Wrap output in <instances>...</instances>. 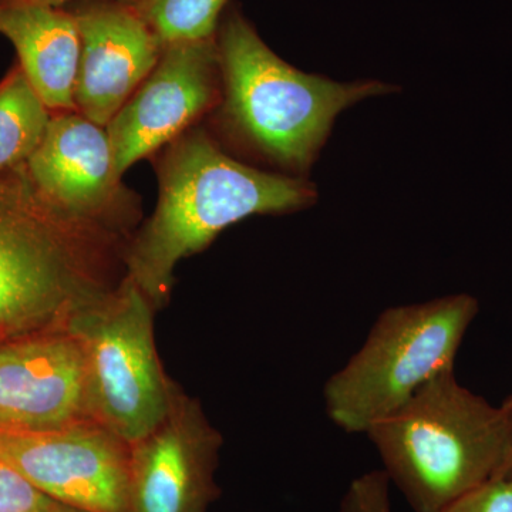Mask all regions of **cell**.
Listing matches in <instances>:
<instances>
[{
    "instance_id": "obj_1",
    "label": "cell",
    "mask_w": 512,
    "mask_h": 512,
    "mask_svg": "<svg viewBox=\"0 0 512 512\" xmlns=\"http://www.w3.org/2000/svg\"><path fill=\"white\" fill-rule=\"evenodd\" d=\"M156 171V210L128 242L126 272L157 311L170 301L181 259L245 218L303 210L318 198L301 178L235 160L201 124L161 148Z\"/></svg>"
},
{
    "instance_id": "obj_2",
    "label": "cell",
    "mask_w": 512,
    "mask_h": 512,
    "mask_svg": "<svg viewBox=\"0 0 512 512\" xmlns=\"http://www.w3.org/2000/svg\"><path fill=\"white\" fill-rule=\"evenodd\" d=\"M128 237L0 173V340L69 323L126 278Z\"/></svg>"
},
{
    "instance_id": "obj_3",
    "label": "cell",
    "mask_w": 512,
    "mask_h": 512,
    "mask_svg": "<svg viewBox=\"0 0 512 512\" xmlns=\"http://www.w3.org/2000/svg\"><path fill=\"white\" fill-rule=\"evenodd\" d=\"M215 40L222 82L212 111L218 130L241 150L291 173L311 167L340 111L392 89L299 72L269 49L235 3L222 15Z\"/></svg>"
},
{
    "instance_id": "obj_4",
    "label": "cell",
    "mask_w": 512,
    "mask_h": 512,
    "mask_svg": "<svg viewBox=\"0 0 512 512\" xmlns=\"http://www.w3.org/2000/svg\"><path fill=\"white\" fill-rule=\"evenodd\" d=\"M366 434L416 512H440L503 471V413L461 386L454 369L423 384Z\"/></svg>"
},
{
    "instance_id": "obj_5",
    "label": "cell",
    "mask_w": 512,
    "mask_h": 512,
    "mask_svg": "<svg viewBox=\"0 0 512 512\" xmlns=\"http://www.w3.org/2000/svg\"><path fill=\"white\" fill-rule=\"evenodd\" d=\"M480 305L467 293L393 306L377 318L362 348L323 389L329 419L367 433L454 360Z\"/></svg>"
},
{
    "instance_id": "obj_6",
    "label": "cell",
    "mask_w": 512,
    "mask_h": 512,
    "mask_svg": "<svg viewBox=\"0 0 512 512\" xmlns=\"http://www.w3.org/2000/svg\"><path fill=\"white\" fill-rule=\"evenodd\" d=\"M157 309L126 275L113 292L70 318L86 357L93 419L128 444L167 416L177 383L164 372L154 339Z\"/></svg>"
},
{
    "instance_id": "obj_7",
    "label": "cell",
    "mask_w": 512,
    "mask_h": 512,
    "mask_svg": "<svg viewBox=\"0 0 512 512\" xmlns=\"http://www.w3.org/2000/svg\"><path fill=\"white\" fill-rule=\"evenodd\" d=\"M221 66L215 37L164 47L153 72L107 124L119 177L217 109Z\"/></svg>"
},
{
    "instance_id": "obj_8",
    "label": "cell",
    "mask_w": 512,
    "mask_h": 512,
    "mask_svg": "<svg viewBox=\"0 0 512 512\" xmlns=\"http://www.w3.org/2000/svg\"><path fill=\"white\" fill-rule=\"evenodd\" d=\"M0 453L40 493L89 512H128L131 444L97 421L0 431Z\"/></svg>"
},
{
    "instance_id": "obj_9",
    "label": "cell",
    "mask_w": 512,
    "mask_h": 512,
    "mask_svg": "<svg viewBox=\"0 0 512 512\" xmlns=\"http://www.w3.org/2000/svg\"><path fill=\"white\" fill-rule=\"evenodd\" d=\"M92 420L86 357L69 326L0 340V431L36 433Z\"/></svg>"
},
{
    "instance_id": "obj_10",
    "label": "cell",
    "mask_w": 512,
    "mask_h": 512,
    "mask_svg": "<svg viewBox=\"0 0 512 512\" xmlns=\"http://www.w3.org/2000/svg\"><path fill=\"white\" fill-rule=\"evenodd\" d=\"M221 446L200 402L177 384L164 420L131 444L128 512H207L221 493Z\"/></svg>"
},
{
    "instance_id": "obj_11",
    "label": "cell",
    "mask_w": 512,
    "mask_h": 512,
    "mask_svg": "<svg viewBox=\"0 0 512 512\" xmlns=\"http://www.w3.org/2000/svg\"><path fill=\"white\" fill-rule=\"evenodd\" d=\"M25 167L59 207L133 237L140 200L116 173L106 127L79 111L55 113Z\"/></svg>"
},
{
    "instance_id": "obj_12",
    "label": "cell",
    "mask_w": 512,
    "mask_h": 512,
    "mask_svg": "<svg viewBox=\"0 0 512 512\" xmlns=\"http://www.w3.org/2000/svg\"><path fill=\"white\" fill-rule=\"evenodd\" d=\"M67 8L80 36L77 111L107 127L153 72L163 43L131 2L76 0Z\"/></svg>"
},
{
    "instance_id": "obj_13",
    "label": "cell",
    "mask_w": 512,
    "mask_h": 512,
    "mask_svg": "<svg viewBox=\"0 0 512 512\" xmlns=\"http://www.w3.org/2000/svg\"><path fill=\"white\" fill-rule=\"evenodd\" d=\"M0 35L15 46L20 69L47 109L77 111L80 36L67 6L0 5Z\"/></svg>"
},
{
    "instance_id": "obj_14",
    "label": "cell",
    "mask_w": 512,
    "mask_h": 512,
    "mask_svg": "<svg viewBox=\"0 0 512 512\" xmlns=\"http://www.w3.org/2000/svg\"><path fill=\"white\" fill-rule=\"evenodd\" d=\"M52 116L19 64L15 66L0 83V173L28 163Z\"/></svg>"
},
{
    "instance_id": "obj_15",
    "label": "cell",
    "mask_w": 512,
    "mask_h": 512,
    "mask_svg": "<svg viewBox=\"0 0 512 512\" xmlns=\"http://www.w3.org/2000/svg\"><path fill=\"white\" fill-rule=\"evenodd\" d=\"M131 5L165 47L215 37L229 0H134Z\"/></svg>"
},
{
    "instance_id": "obj_16",
    "label": "cell",
    "mask_w": 512,
    "mask_h": 512,
    "mask_svg": "<svg viewBox=\"0 0 512 512\" xmlns=\"http://www.w3.org/2000/svg\"><path fill=\"white\" fill-rule=\"evenodd\" d=\"M57 504L40 493L0 453V512H52Z\"/></svg>"
},
{
    "instance_id": "obj_17",
    "label": "cell",
    "mask_w": 512,
    "mask_h": 512,
    "mask_svg": "<svg viewBox=\"0 0 512 512\" xmlns=\"http://www.w3.org/2000/svg\"><path fill=\"white\" fill-rule=\"evenodd\" d=\"M390 480L384 471L355 478L342 500V512H392Z\"/></svg>"
},
{
    "instance_id": "obj_18",
    "label": "cell",
    "mask_w": 512,
    "mask_h": 512,
    "mask_svg": "<svg viewBox=\"0 0 512 512\" xmlns=\"http://www.w3.org/2000/svg\"><path fill=\"white\" fill-rule=\"evenodd\" d=\"M440 512H512V480L493 478L461 495Z\"/></svg>"
},
{
    "instance_id": "obj_19",
    "label": "cell",
    "mask_w": 512,
    "mask_h": 512,
    "mask_svg": "<svg viewBox=\"0 0 512 512\" xmlns=\"http://www.w3.org/2000/svg\"><path fill=\"white\" fill-rule=\"evenodd\" d=\"M503 413L504 429H505V443H507V450H505V461L501 477L512 480V394L500 407Z\"/></svg>"
},
{
    "instance_id": "obj_20",
    "label": "cell",
    "mask_w": 512,
    "mask_h": 512,
    "mask_svg": "<svg viewBox=\"0 0 512 512\" xmlns=\"http://www.w3.org/2000/svg\"><path fill=\"white\" fill-rule=\"evenodd\" d=\"M76 0H0L2 6L15 5H42V6H67ZM124 2H134V0H124Z\"/></svg>"
},
{
    "instance_id": "obj_21",
    "label": "cell",
    "mask_w": 512,
    "mask_h": 512,
    "mask_svg": "<svg viewBox=\"0 0 512 512\" xmlns=\"http://www.w3.org/2000/svg\"><path fill=\"white\" fill-rule=\"evenodd\" d=\"M52 512H89V511L79 510V508H73V507H69V505H64V504L59 503L56 505L55 510H53Z\"/></svg>"
}]
</instances>
